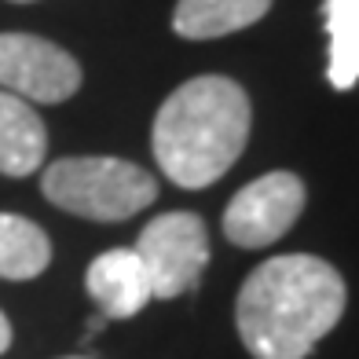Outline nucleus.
Instances as JSON below:
<instances>
[{"mask_svg": "<svg viewBox=\"0 0 359 359\" xmlns=\"http://www.w3.org/2000/svg\"><path fill=\"white\" fill-rule=\"evenodd\" d=\"M8 345H11V323H8L4 312H0V355L8 352Z\"/></svg>", "mask_w": 359, "mask_h": 359, "instance_id": "obj_12", "label": "nucleus"}, {"mask_svg": "<svg viewBox=\"0 0 359 359\" xmlns=\"http://www.w3.org/2000/svg\"><path fill=\"white\" fill-rule=\"evenodd\" d=\"M136 257L151 279L158 301L187 293L209 264V235L202 217L194 213H161L140 231Z\"/></svg>", "mask_w": 359, "mask_h": 359, "instance_id": "obj_4", "label": "nucleus"}, {"mask_svg": "<svg viewBox=\"0 0 359 359\" xmlns=\"http://www.w3.org/2000/svg\"><path fill=\"white\" fill-rule=\"evenodd\" d=\"M52 264V242L34 220L0 213V279L26 283Z\"/></svg>", "mask_w": 359, "mask_h": 359, "instance_id": "obj_10", "label": "nucleus"}, {"mask_svg": "<svg viewBox=\"0 0 359 359\" xmlns=\"http://www.w3.org/2000/svg\"><path fill=\"white\" fill-rule=\"evenodd\" d=\"M271 0H180L172 29L187 41H213L246 29L268 15Z\"/></svg>", "mask_w": 359, "mask_h": 359, "instance_id": "obj_9", "label": "nucleus"}, {"mask_svg": "<svg viewBox=\"0 0 359 359\" xmlns=\"http://www.w3.org/2000/svg\"><path fill=\"white\" fill-rule=\"evenodd\" d=\"M250 125V95L238 81L220 74L191 77L154 118L151 147L158 169L187 191L217 184L246 151Z\"/></svg>", "mask_w": 359, "mask_h": 359, "instance_id": "obj_2", "label": "nucleus"}, {"mask_svg": "<svg viewBox=\"0 0 359 359\" xmlns=\"http://www.w3.org/2000/svg\"><path fill=\"white\" fill-rule=\"evenodd\" d=\"M67 359H88V355H67Z\"/></svg>", "mask_w": 359, "mask_h": 359, "instance_id": "obj_13", "label": "nucleus"}, {"mask_svg": "<svg viewBox=\"0 0 359 359\" xmlns=\"http://www.w3.org/2000/svg\"><path fill=\"white\" fill-rule=\"evenodd\" d=\"M15 4H29V0H15Z\"/></svg>", "mask_w": 359, "mask_h": 359, "instance_id": "obj_14", "label": "nucleus"}, {"mask_svg": "<svg viewBox=\"0 0 359 359\" xmlns=\"http://www.w3.org/2000/svg\"><path fill=\"white\" fill-rule=\"evenodd\" d=\"M41 191L74 217L118 224L158 198V180L125 158H59L44 169Z\"/></svg>", "mask_w": 359, "mask_h": 359, "instance_id": "obj_3", "label": "nucleus"}, {"mask_svg": "<svg viewBox=\"0 0 359 359\" xmlns=\"http://www.w3.org/2000/svg\"><path fill=\"white\" fill-rule=\"evenodd\" d=\"M81 88V62L44 37L0 34V92L26 103H62Z\"/></svg>", "mask_w": 359, "mask_h": 359, "instance_id": "obj_6", "label": "nucleus"}, {"mask_svg": "<svg viewBox=\"0 0 359 359\" xmlns=\"http://www.w3.org/2000/svg\"><path fill=\"white\" fill-rule=\"evenodd\" d=\"M85 290L107 319H133L147 308V301H154L151 279H147L136 250L100 253L85 271Z\"/></svg>", "mask_w": 359, "mask_h": 359, "instance_id": "obj_7", "label": "nucleus"}, {"mask_svg": "<svg viewBox=\"0 0 359 359\" xmlns=\"http://www.w3.org/2000/svg\"><path fill=\"white\" fill-rule=\"evenodd\" d=\"M345 316V279L312 253L264 260L242 283L235 323L257 359H304Z\"/></svg>", "mask_w": 359, "mask_h": 359, "instance_id": "obj_1", "label": "nucleus"}, {"mask_svg": "<svg viewBox=\"0 0 359 359\" xmlns=\"http://www.w3.org/2000/svg\"><path fill=\"white\" fill-rule=\"evenodd\" d=\"M304 209V184L293 172H268L246 184L224 209V238L242 250L279 242Z\"/></svg>", "mask_w": 359, "mask_h": 359, "instance_id": "obj_5", "label": "nucleus"}, {"mask_svg": "<svg viewBox=\"0 0 359 359\" xmlns=\"http://www.w3.org/2000/svg\"><path fill=\"white\" fill-rule=\"evenodd\" d=\"M326 34H330V62L326 77L337 92L359 85V0H323Z\"/></svg>", "mask_w": 359, "mask_h": 359, "instance_id": "obj_11", "label": "nucleus"}, {"mask_svg": "<svg viewBox=\"0 0 359 359\" xmlns=\"http://www.w3.org/2000/svg\"><path fill=\"white\" fill-rule=\"evenodd\" d=\"M48 133L37 110L11 92H0V172L29 176L44 165Z\"/></svg>", "mask_w": 359, "mask_h": 359, "instance_id": "obj_8", "label": "nucleus"}]
</instances>
